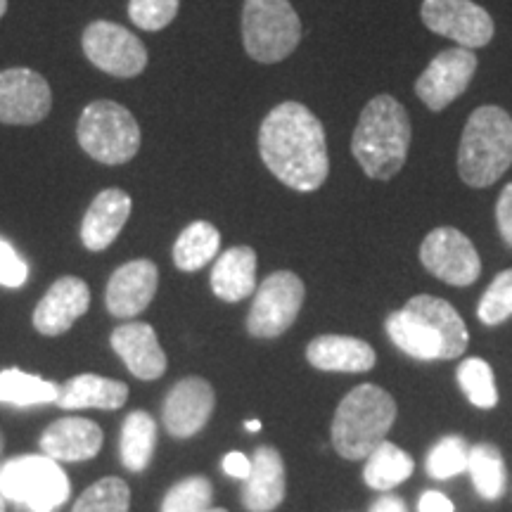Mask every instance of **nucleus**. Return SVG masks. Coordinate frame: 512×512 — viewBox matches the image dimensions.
I'll return each instance as SVG.
<instances>
[{
	"label": "nucleus",
	"instance_id": "f257e3e1",
	"mask_svg": "<svg viewBox=\"0 0 512 512\" xmlns=\"http://www.w3.org/2000/svg\"><path fill=\"white\" fill-rule=\"evenodd\" d=\"M259 157L280 183L297 192L323 188L330 174L328 138L302 102H280L259 128Z\"/></svg>",
	"mask_w": 512,
	"mask_h": 512
},
{
	"label": "nucleus",
	"instance_id": "f03ea898",
	"mask_svg": "<svg viewBox=\"0 0 512 512\" xmlns=\"http://www.w3.org/2000/svg\"><path fill=\"white\" fill-rule=\"evenodd\" d=\"M411 140V114L394 95L380 93L370 98L358 114L351 136V155L368 178L392 181L406 166Z\"/></svg>",
	"mask_w": 512,
	"mask_h": 512
},
{
	"label": "nucleus",
	"instance_id": "7ed1b4c3",
	"mask_svg": "<svg viewBox=\"0 0 512 512\" xmlns=\"http://www.w3.org/2000/svg\"><path fill=\"white\" fill-rule=\"evenodd\" d=\"M512 166V117L498 105L470 114L458 143V176L470 188H491Z\"/></svg>",
	"mask_w": 512,
	"mask_h": 512
},
{
	"label": "nucleus",
	"instance_id": "20e7f679",
	"mask_svg": "<svg viewBox=\"0 0 512 512\" xmlns=\"http://www.w3.org/2000/svg\"><path fill=\"white\" fill-rule=\"evenodd\" d=\"M396 420L392 394L375 384L351 389L337 406L332 420V446L342 458H368L382 444Z\"/></svg>",
	"mask_w": 512,
	"mask_h": 512
},
{
	"label": "nucleus",
	"instance_id": "39448f33",
	"mask_svg": "<svg viewBox=\"0 0 512 512\" xmlns=\"http://www.w3.org/2000/svg\"><path fill=\"white\" fill-rule=\"evenodd\" d=\"M302 19L290 0H245L242 46L259 64L283 62L302 43Z\"/></svg>",
	"mask_w": 512,
	"mask_h": 512
},
{
	"label": "nucleus",
	"instance_id": "423d86ee",
	"mask_svg": "<svg viewBox=\"0 0 512 512\" xmlns=\"http://www.w3.org/2000/svg\"><path fill=\"white\" fill-rule=\"evenodd\" d=\"M76 138L88 157L107 166L131 162L140 150V126L136 117L114 100L91 102L81 112Z\"/></svg>",
	"mask_w": 512,
	"mask_h": 512
},
{
	"label": "nucleus",
	"instance_id": "0eeeda50",
	"mask_svg": "<svg viewBox=\"0 0 512 512\" xmlns=\"http://www.w3.org/2000/svg\"><path fill=\"white\" fill-rule=\"evenodd\" d=\"M0 496L29 512H53L69 498V479L48 456H19L0 465Z\"/></svg>",
	"mask_w": 512,
	"mask_h": 512
},
{
	"label": "nucleus",
	"instance_id": "6e6552de",
	"mask_svg": "<svg viewBox=\"0 0 512 512\" xmlns=\"http://www.w3.org/2000/svg\"><path fill=\"white\" fill-rule=\"evenodd\" d=\"M304 280L292 271H275L256 287L247 330L256 339H273L292 328L304 306Z\"/></svg>",
	"mask_w": 512,
	"mask_h": 512
},
{
	"label": "nucleus",
	"instance_id": "1a4fd4ad",
	"mask_svg": "<svg viewBox=\"0 0 512 512\" xmlns=\"http://www.w3.org/2000/svg\"><path fill=\"white\" fill-rule=\"evenodd\" d=\"M420 19L432 34L460 48H486L496 36L494 17L475 0H422Z\"/></svg>",
	"mask_w": 512,
	"mask_h": 512
},
{
	"label": "nucleus",
	"instance_id": "9d476101",
	"mask_svg": "<svg viewBox=\"0 0 512 512\" xmlns=\"http://www.w3.org/2000/svg\"><path fill=\"white\" fill-rule=\"evenodd\" d=\"M477 67L475 50L460 46L439 50L415 81V95L430 112H444L470 88Z\"/></svg>",
	"mask_w": 512,
	"mask_h": 512
},
{
	"label": "nucleus",
	"instance_id": "9b49d317",
	"mask_svg": "<svg viewBox=\"0 0 512 512\" xmlns=\"http://www.w3.org/2000/svg\"><path fill=\"white\" fill-rule=\"evenodd\" d=\"M420 261L434 278L446 285L467 287L482 275V259L477 247L463 230L453 226L434 228L420 245Z\"/></svg>",
	"mask_w": 512,
	"mask_h": 512
},
{
	"label": "nucleus",
	"instance_id": "f8f14e48",
	"mask_svg": "<svg viewBox=\"0 0 512 512\" xmlns=\"http://www.w3.org/2000/svg\"><path fill=\"white\" fill-rule=\"evenodd\" d=\"M81 46L100 72L119 76V79H133L147 67V48L143 41L121 24L107 22V19L88 24Z\"/></svg>",
	"mask_w": 512,
	"mask_h": 512
},
{
	"label": "nucleus",
	"instance_id": "ddd939ff",
	"mask_svg": "<svg viewBox=\"0 0 512 512\" xmlns=\"http://www.w3.org/2000/svg\"><path fill=\"white\" fill-rule=\"evenodd\" d=\"M53 110L48 81L31 69L15 67L0 72V121L12 126H34Z\"/></svg>",
	"mask_w": 512,
	"mask_h": 512
},
{
	"label": "nucleus",
	"instance_id": "4468645a",
	"mask_svg": "<svg viewBox=\"0 0 512 512\" xmlns=\"http://www.w3.org/2000/svg\"><path fill=\"white\" fill-rule=\"evenodd\" d=\"M214 389L202 377L176 382L164 401V427L178 439L195 437L214 413Z\"/></svg>",
	"mask_w": 512,
	"mask_h": 512
},
{
	"label": "nucleus",
	"instance_id": "2eb2a0df",
	"mask_svg": "<svg viewBox=\"0 0 512 512\" xmlns=\"http://www.w3.org/2000/svg\"><path fill=\"white\" fill-rule=\"evenodd\" d=\"M91 306V290L81 278L55 280L34 309V328L46 337L64 335Z\"/></svg>",
	"mask_w": 512,
	"mask_h": 512
},
{
	"label": "nucleus",
	"instance_id": "dca6fc26",
	"mask_svg": "<svg viewBox=\"0 0 512 512\" xmlns=\"http://www.w3.org/2000/svg\"><path fill=\"white\" fill-rule=\"evenodd\" d=\"M159 271L150 259H136L119 266L107 283V311L117 318H133L150 306L157 294Z\"/></svg>",
	"mask_w": 512,
	"mask_h": 512
},
{
	"label": "nucleus",
	"instance_id": "f3484780",
	"mask_svg": "<svg viewBox=\"0 0 512 512\" xmlns=\"http://www.w3.org/2000/svg\"><path fill=\"white\" fill-rule=\"evenodd\" d=\"M112 349L138 380H157L166 370V354L157 332L147 323H126L112 332Z\"/></svg>",
	"mask_w": 512,
	"mask_h": 512
},
{
	"label": "nucleus",
	"instance_id": "a211bd4d",
	"mask_svg": "<svg viewBox=\"0 0 512 512\" xmlns=\"http://www.w3.org/2000/svg\"><path fill=\"white\" fill-rule=\"evenodd\" d=\"M131 195L121 188H107L95 197L81 221V242L91 252H102L119 238L131 216Z\"/></svg>",
	"mask_w": 512,
	"mask_h": 512
},
{
	"label": "nucleus",
	"instance_id": "6ab92c4d",
	"mask_svg": "<svg viewBox=\"0 0 512 512\" xmlns=\"http://www.w3.org/2000/svg\"><path fill=\"white\" fill-rule=\"evenodd\" d=\"M285 486L283 456L273 446L256 448L242 489V505L249 512H273L285 501Z\"/></svg>",
	"mask_w": 512,
	"mask_h": 512
},
{
	"label": "nucleus",
	"instance_id": "aec40b11",
	"mask_svg": "<svg viewBox=\"0 0 512 512\" xmlns=\"http://www.w3.org/2000/svg\"><path fill=\"white\" fill-rule=\"evenodd\" d=\"M102 448V430L86 418H62L53 422L41 437L43 456L57 463H76L98 456Z\"/></svg>",
	"mask_w": 512,
	"mask_h": 512
},
{
	"label": "nucleus",
	"instance_id": "412c9836",
	"mask_svg": "<svg viewBox=\"0 0 512 512\" xmlns=\"http://www.w3.org/2000/svg\"><path fill=\"white\" fill-rule=\"evenodd\" d=\"M306 358L325 373H366L375 366V349L358 337L320 335L311 339Z\"/></svg>",
	"mask_w": 512,
	"mask_h": 512
},
{
	"label": "nucleus",
	"instance_id": "4be33fe9",
	"mask_svg": "<svg viewBox=\"0 0 512 512\" xmlns=\"http://www.w3.org/2000/svg\"><path fill=\"white\" fill-rule=\"evenodd\" d=\"M403 309L425 320L437 332L441 339V358H458L465 354L467 342H470L465 320L446 299L432 297V294H418V297L408 299Z\"/></svg>",
	"mask_w": 512,
	"mask_h": 512
},
{
	"label": "nucleus",
	"instance_id": "5701e85b",
	"mask_svg": "<svg viewBox=\"0 0 512 512\" xmlns=\"http://www.w3.org/2000/svg\"><path fill=\"white\" fill-rule=\"evenodd\" d=\"M211 290L221 302L238 304L256 292V252L247 245L230 247L211 268Z\"/></svg>",
	"mask_w": 512,
	"mask_h": 512
},
{
	"label": "nucleus",
	"instance_id": "b1692460",
	"mask_svg": "<svg viewBox=\"0 0 512 512\" xmlns=\"http://www.w3.org/2000/svg\"><path fill=\"white\" fill-rule=\"evenodd\" d=\"M128 399V387L119 380L100 375H76L57 389V406L64 411H79V408H102L114 411Z\"/></svg>",
	"mask_w": 512,
	"mask_h": 512
},
{
	"label": "nucleus",
	"instance_id": "393cba45",
	"mask_svg": "<svg viewBox=\"0 0 512 512\" xmlns=\"http://www.w3.org/2000/svg\"><path fill=\"white\" fill-rule=\"evenodd\" d=\"M387 335L403 354L420 358V361H434L441 358V339L425 320L413 316L411 311L401 309L389 313Z\"/></svg>",
	"mask_w": 512,
	"mask_h": 512
},
{
	"label": "nucleus",
	"instance_id": "a878e982",
	"mask_svg": "<svg viewBox=\"0 0 512 512\" xmlns=\"http://www.w3.org/2000/svg\"><path fill=\"white\" fill-rule=\"evenodd\" d=\"M157 444V425L150 413L133 411L121 427V463L131 472H145L152 463V453Z\"/></svg>",
	"mask_w": 512,
	"mask_h": 512
},
{
	"label": "nucleus",
	"instance_id": "bb28decb",
	"mask_svg": "<svg viewBox=\"0 0 512 512\" xmlns=\"http://www.w3.org/2000/svg\"><path fill=\"white\" fill-rule=\"evenodd\" d=\"M415 463L403 448L389 441H382L380 446L370 453L366 460V470H363V479L370 489L375 491H392L396 486L406 482L413 475Z\"/></svg>",
	"mask_w": 512,
	"mask_h": 512
},
{
	"label": "nucleus",
	"instance_id": "cd10ccee",
	"mask_svg": "<svg viewBox=\"0 0 512 512\" xmlns=\"http://www.w3.org/2000/svg\"><path fill=\"white\" fill-rule=\"evenodd\" d=\"M221 233L209 221H195L178 235L174 245V264L185 273L200 271L219 254Z\"/></svg>",
	"mask_w": 512,
	"mask_h": 512
},
{
	"label": "nucleus",
	"instance_id": "c85d7f7f",
	"mask_svg": "<svg viewBox=\"0 0 512 512\" xmlns=\"http://www.w3.org/2000/svg\"><path fill=\"white\" fill-rule=\"evenodd\" d=\"M57 389L60 387H55L53 382L24 373V370H0V403L19 408L41 406V403L57 401Z\"/></svg>",
	"mask_w": 512,
	"mask_h": 512
},
{
	"label": "nucleus",
	"instance_id": "c756f323",
	"mask_svg": "<svg viewBox=\"0 0 512 512\" xmlns=\"http://www.w3.org/2000/svg\"><path fill=\"white\" fill-rule=\"evenodd\" d=\"M467 472H470L472 484L484 501H498L505 491V463L501 451L491 444H477L470 448V460H467Z\"/></svg>",
	"mask_w": 512,
	"mask_h": 512
},
{
	"label": "nucleus",
	"instance_id": "7c9ffc66",
	"mask_svg": "<svg viewBox=\"0 0 512 512\" xmlns=\"http://www.w3.org/2000/svg\"><path fill=\"white\" fill-rule=\"evenodd\" d=\"M458 384L472 406L489 411V408H494L498 403L494 370H491V366L484 361V358L472 356V358H467V361L460 363Z\"/></svg>",
	"mask_w": 512,
	"mask_h": 512
},
{
	"label": "nucleus",
	"instance_id": "2f4dec72",
	"mask_svg": "<svg viewBox=\"0 0 512 512\" xmlns=\"http://www.w3.org/2000/svg\"><path fill=\"white\" fill-rule=\"evenodd\" d=\"M131 508V491L119 477H105L79 496L72 512H128Z\"/></svg>",
	"mask_w": 512,
	"mask_h": 512
},
{
	"label": "nucleus",
	"instance_id": "473e14b6",
	"mask_svg": "<svg viewBox=\"0 0 512 512\" xmlns=\"http://www.w3.org/2000/svg\"><path fill=\"white\" fill-rule=\"evenodd\" d=\"M467 460H470V446L463 437H444L439 444L432 446L427 453V475L434 479H451L467 472Z\"/></svg>",
	"mask_w": 512,
	"mask_h": 512
},
{
	"label": "nucleus",
	"instance_id": "72a5a7b5",
	"mask_svg": "<svg viewBox=\"0 0 512 512\" xmlns=\"http://www.w3.org/2000/svg\"><path fill=\"white\" fill-rule=\"evenodd\" d=\"M211 482L207 477H188L171 486L162 501V512H207L211 508Z\"/></svg>",
	"mask_w": 512,
	"mask_h": 512
},
{
	"label": "nucleus",
	"instance_id": "f704fd0d",
	"mask_svg": "<svg viewBox=\"0 0 512 512\" xmlns=\"http://www.w3.org/2000/svg\"><path fill=\"white\" fill-rule=\"evenodd\" d=\"M477 316L484 325H501L512 316V268L501 271L491 280L479 299Z\"/></svg>",
	"mask_w": 512,
	"mask_h": 512
},
{
	"label": "nucleus",
	"instance_id": "c9c22d12",
	"mask_svg": "<svg viewBox=\"0 0 512 512\" xmlns=\"http://www.w3.org/2000/svg\"><path fill=\"white\" fill-rule=\"evenodd\" d=\"M181 0H128L131 22L143 31H162L174 22Z\"/></svg>",
	"mask_w": 512,
	"mask_h": 512
},
{
	"label": "nucleus",
	"instance_id": "e433bc0d",
	"mask_svg": "<svg viewBox=\"0 0 512 512\" xmlns=\"http://www.w3.org/2000/svg\"><path fill=\"white\" fill-rule=\"evenodd\" d=\"M29 278V266L19 256L12 245L0 238V285L22 287Z\"/></svg>",
	"mask_w": 512,
	"mask_h": 512
},
{
	"label": "nucleus",
	"instance_id": "4c0bfd02",
	"mask_svg": "<svg viewBox=\"0 0 512 512\" xmlns=\"http://www.w3.org/2000/svg\"><path fill=\"white\" fill-rule=\"evenodd\" d=\"M496 223L503 242L512 247V183L505 185L496 202Z\"/></svg>",
	"mask_w": 512,
	"mask_h": 512
},
{
	"label": "nucleus",
	"instance_id": "58836bf2",
	"mask_svg": "<svg viewBox=\"0 0 512 512\" xmlns=\"http://www.w3.org/2000/svg\"><path fill=\"white\" fill-rule=\"evenodd\" d=\"M223 470H226L228 475L235 479H247L249 470H252V458H247L245 453H240V451L228 453V456L223 458Z\"/></svg>",
	"mask_w": 512,
	"mask_h": 512
},
{
	"label": "nucleus",
	"instance_id": "ea45409f",
	"mask_svg": "<svg viewBox=\"0 0 512 512\" xmlns=\"http://www.w3.org/2000/svg\"><path fill=\"white\" fill-rule=\"evenodd\" d=\"M453 503L439 491H425L418 503V512H453Z\"/></svg>",
	"mask_w": 512,
	"mask_h": 512
},
{
	"label": "nucleus",
	"instance_id": "a19ab883",
	"mask_svg": "<svg viewBox=\"0 0 512 512\" xmlns=\"http://www.w3.org/2000/svg\"><path fill=\"white\" fill-rule=\"evenodd\" d=\"M370 512H408V508L399 496L384 494L377 498L373 505H370Z\"/></svg>",
	"mask_w": 512,
	"mask_h": 512
},
{
	"label": "nucleus",
	"instance_id": "79ce46f5",
	"mask_svg": "<svg viewBox=\"0 0 512 512\" xmlns=\"http://www.w3.org/2000/svg\"><path fill=\"white\" fill-rule=\"evenodd\" d=\"M245 427H247L249 432H259L261 430V422L259 420H247Z\"/></svg>",
	"mask_w": 512,
	"mask_h": 512
},
{
	"label": "nucleus",
	"instance_id": "37998d69",
	"mask_svg": "<svg viewBox=\"0 0 512 512\" xmlns=\"http://www.w3.org/2000/svg\"><path fill=\"white\" fill-rule=\"evenodd\" d=\"M5 10H8V0H0V17L5 15Z\"/></svg>",
	"mask_w": 512,
	"mask_h": 512
},
{
	"label": "nucleus",
	"instance_id": "c03bdc74",
	"mask_svg": "<svg viewBox=\"0 0 512 512\" xmlns=\"http://www.w3.org/2000/svg\"><path fill=\"white\" fill-rule=\"evenodd\" d=\"M0 512H5V498L0 496Z\"/></svg>",
	"mask_w": 512,
	"mask_h": 512
},
{
	"label": "nucleus",
	"instance_id": "a18cd8bd",
	"mask_svg": "<svg viewBox=\"0 0 512 512\" xmlns=\"http://www.w3.org/2000/svg\"><path fill=\"white\" fill-rule=\"evenodd\" d=\"M207 512H228V510H223V508H209Z\"/></svg>",
	"mask_w": 512,
	"mask_h": 512
},
{
	"label": "nucleus",
	"instance_id": "49530a36",
	"mask_svg": "<svg viewBox=\"0 0 512 512\" xmlns=\"http://www.w3.org/2000/svg\"><path fill=\"white\" fill-rule=\"evenodd\" d=\"M0 453H3V434H0Z\"/></svg>",
	"mask_w": 512,
	"mask_h": 512
}]
</instances>
